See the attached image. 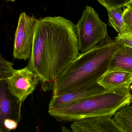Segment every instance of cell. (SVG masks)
Segmentation results:
<instances>
[{
  "mask_svg": "<svg viewBox=\"0 0 132 132\" xmlns=\"http://www.w3.org/2000/svg\"><path fill=\"white\" fill-rule=\"evenodd\" d=\"M80 54L73 22L61 16L38 19L28 66L38 76L43 91L52 90L55 80Z\"/></svg>",
  "mask_w": 132,
  "mask_h": 132,
  "instance_id": "obj_1",
  "label": "cell"
},
{
  "mask_svg": "<svg viewBox=\"0 0 132 132\" xmlns=\"http://www.w3.org/2000/svg\"><path fill=\"white\" fill-rule=\"evenodd\" d=\"M121 43L108 36L95 47L81 53L53 84L52 96H59L97 84L109 69Z\"/></svg>",
  "mask_w": 132,
  "mask_h": 132,
  "instance_id": "obj_2",
  "label": "cell"
},
{
  "mask_svg": "<svg viewBox=\"0 0 132 132\" xmlns=\"http://www.w3.org/2000/svg\"><path fill=\"white\" fill-rule=\"evenodd\" d=\"M129 89L116 88L91 96L69 106L49 109L48 112L60 122L74 121L86 118H111L120 109L131 103Z\"/></svg>",
  "mask_w": 132,
  "mask_h": 132,
  "instance_id": "obj_3",
  "label": "cell"
},
{
  "mask_svg": "<svg viewBox=\"0 0 132 132\" xmlns=\"http://www.w3.org/2000/svg\"><path fill=\"white\" fill-rule=\"evenodd\" d=\"M76 28L81 53L95 47L108 36L107 24L100 19L94 8L88 5L83 11Z\"/></svg>",
  "mask_w": 132,
  "mask_h": 132,
  "instance_id": "obj_4",
  "label": "cell"
},
{
  "mask_svg": "<svg viewBox=\"0 0 132 132\" xmlns=\"http://www.w3.org/2000/svg\"><path fill=\"white\" fill-rule=\"evenodd\" d=\"M37 20L34 15L30 16L25 12L19 15L14 41L13 55L14 59L26 60L31 58Z\"/></svg>",
  "mask_w": 132,
  "mask_h": 132,
  "instance_id": "obj_5",
  "label": "cell"
},
{
  "mask_svg": "<svg viewBox=\"0 0 132 132\" xmlns=\"http://www.w3.org/2000/svg\"><path fill=\"white\" fill-rule=\"evenodd\" d=\"M4 81L9 92L22 104L40 82L38 76L28 66L15 70L13 75Z\"/></svg>",
  "mask_w": 132,
  "mask_h": 132,
  "instance_id": "obj_6",
  "label": "cell"
},
{
  "mask_svg": "<svg viewBox=\"0 0 132 132\" xmlns=\"http://www.w3.org/2000/svg\"><path fill=\"white\" fill-rule=\"evenodd\" d=\"M22 104L9 92L5 81H0V132H4V123L10 119L18 123L22 118Z\"/></svg>",
  "mask_w": 132,
  "mask_h": 132,
  "instance_id": "obj_7",
  "label": "cell"
},
{
  "mask_svg": "<svg viewBox=\"0 0 132 132\" xmlns=\"http://www.w3.org/2000/svg\"><path fill=\"white\" fill-rule=\"evenodd\" d=\"M107 90L97 83L85 88L71 92L63 95L52 96L49 104V109H57L67 107Z\"/></svg>",
  "mask_w": 132,
  "mask_h": 132,
  "instance_id": "obj_8",
  "label": "cell"
},
{
  "mask_svg": "<svg viewBox=\"0 0 132 132\" xmlns=\"http://www.w3.org/2000/svg\"><path fill=\"white\" fill-rule=\"evenodd\" d=\"M73 132H124L113 119L106 116L76 120L71 125Z\"/></svg>",
  "mask_w": 132,
  "mask_h": 132,
  "instance_id": "obj_9",
  "label": "cell"
},
{
  "mask_svg": "<svg viewBox=\"0 0 132 132\" xmlns=\"http://www.w3.org/2000/svg\"><path fill=\"white\" fill-rule=\"evenodd\" d=\"M98 84L107 90L116 88L129 89L132 84V73L118 69H109L102 75Z\"/></svg>",
  "mask_w": 132,
  "mask_h": 132,
  "instance_id": "obj_10",
  "label": "cell"
},
{
  "mask_svg": "<svg viewBox=\"0 0 132 132\" xmlns=\"http://www.w3.org/2000/svg\"><path fill=\"white\" fill-rule=\"evenodd\" d=\"M109 69H118L132 73V48L121 44L112 57Z\"/></svg>",
  "mask_w": 132,
  "mask_h": 132,
  "instance_id": "obj_11",
  "label": "cell"
},
{
  "mask_svg": "<svg viewBox=\"0 0 132 132\" xmlns=\"http://www.w3.org/2000/svg\"><path fill=\"white\" fill-rule=\"evenodd\" d=\"M108 15V23L118 34L121 36L130 33L125 24L124 20V11L121 8L107 9Z\"/></svg>",
  "mask_w": 132,
  "mask_h": 132,
  "instance_id": "obj_12",
  "label": "cell"
},
{
  "mask_svg": "<svg viewBox=\"0 0 132 132\" xmlns=\"http://www.w3.org/2000/svg\"><path fill=\"white\" fill-rule=\"evenodd\" d=\"M113 120L124 132H132V106L127 105L118 110Z\"/></svg>",
  "mask_w": 132,
  "mask_h": 132,
  "instance_id": "obj_13",
  "label": "cell"
},
{
  "mask_svg": "<svg viewBox=\"0 0 132 132\" xmlns=\"http://www.w3.org/2000/svg\"><path fill=\"white\" fill-rule=\"evenodd\" d=\"M13 63L6 60L0 56V81H4L10 77L14 73L15 70L13 67Z\"/></svg>",
  "mask_w": 132,
  "mask_h": 132,
  "instance_id": "obj_14",
  "label": "cell"
},
{
  "mask_svg": "<svg viewBox=\"0 0 132 132\" xmlns=\"http://www.w3.org/2000/svg\"><path fill=\"white\" fill-rule=\"evenodd\" d=\"M106 9L118 8L125 7L131 0H97Z\"/></svg>",
  "mask_w": 132,
  "mask_h": 132,
  "instance_id": "obj_15",
  "label": "cell"
},
{
  "mask_svg": "<svg viewBox=\"0 0 132 132\" xmlns=\"http://www.w3.org/2000/svg\"><path fill=\"white\" fill-rule=\"evenodd\" d=\"M123 16L125 24L128 30L132 34V11L127 7L125 9Z\"/></svg>",
  "mask_w": 132,
  "mask_h": 132,
  "instance_id": "obj_16",
  "label": "cell"
},
{
  "mask_svg": "<svg viewBox=\"0 0 132 132\" xmlns=\"http://www.w3.org/2000/svg\"><path fill=\"white\" fill-rule=\"evenodd\" d=\"M115 39L118 40L121 44L132 48V34L128 33L120 36L118 35Z\"/></svg>",
  "mask_w": 132,
  "mask_h": 132,
  "instance_id": "obj_17",
  "label": "cell"
},
{
  "mask_svg": "<svg viewBox=\"0 0 132 132\" xmlns=\"http://www.w3.org/2000/svg\"><path fill=\"white\" fill-rule=\"evenodd\" d=\"M18 124V122L13 119H5L4 123V132H10L11 130L15 129L17 128Z\"/></svg>",
  "mask_w": 132,
  "mask_h": 132,
  "instance_id": "obj_18",
  "label": "cell"
},
{
  "mask_svg": "<svg viewBox=\"0 0 132 132\" xmlns=\"http://www.w3.org/2000/svg\"><path fill=\"white\" fill-rule=\"evenodd\" d=\"M61 132H73L72 130H70L65 126H63L61 128Z\"/></svg>",
  "mask_w": 132,
  "mask_h": 132,
  "instance_id": "obj_19",
  "label": "cell"
},
{
  "mask_svg": "<svg viewBox=\"0 0 132 132\" xmlns=\"http://www.w3.org/2000/svg\"><path fill=\"white\" fill-rule=\"evenodd\" d=\"M125 7L128 8L129 9L132 11V0H131L126 5H125Z\"/></svg>",
  "mask_w": 132,
  "mask_h": 132,
  "instance_id": "obj_20",
  "label": "cell"
},
{
  "mask_svg": "<svg viewBox=\"0 0 132 132\" xmlns=\"http://www.w3.org/2000/svg\"><path fill=\"white\" fill-rule=\"evenodd\" d=\"M6 1L12 2H14L15 0H5Z\"/></svg>",
  "mask_w": 132,
  "mask_h": 132,
  "instance_id": "obj_21",
  "label": "cell"
},
{
  "mask_svg": "<svg viewBox=\"0 0 132 132\" xmlns=\"http://www.w3.org/2000/svg\"><path fill=\"white\" fill-rule=\"evenodd\" d=\"M131 102H132V98H131Z\"/></svg>",
  "mask_w": 132,
  "mask_h": 132,
  "instance_id": "obj_22",
  "label": "cell"
}]
</instances>
